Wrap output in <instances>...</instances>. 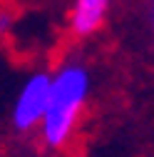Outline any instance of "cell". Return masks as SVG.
Wrapping results in <instances>:
<instances>
[{"label":"cell","mask_w":154,"mask_h":157,"mask_svg":"<svg viewBox=\"0 0 154 157\" xmlns=\"http://www.w3.org/2000/svg\"><path fill=\"white\" fill-rule=\"evenodd\" d=\"M92 92V75L82 60H62L52 72L50 97L37 127V140L45 150H67L80 130Z\"/></svg>","instance_id":"6da1fadb"},{"label":"cell","mask_w":154,"mask_h":157,"mask_svg":"<svg viewBox=\"0 0 154 157\" xmlns=\"http://www.w3.org/2000/svg\"><path fill=\"white\" fill-rule=\"evenodd\" d=\"M50 82H52V72L47 70H35L23 80L20 90L13 100V110H10V125L17 135L37 132L45 107H47Z\"/></svg>","instance_id":"7a4b0ae2"},{"label":"cell","mask_w":154,"mask_h":157,"mask_svg":"<svg viewBox=\"0 0 154 157\" xmlns=\"http://www.w3.org/2000/svg\"><path fill=\"white\" fill-rule=\"evenodd\" d=\"M13 28H15V15H13V10L0 8V40L8 37V35L13 33Z\"/></svg>","instance_id":"277c9868"},{"label":"cell","mask_w":154,"mask_h":157,"mask_svg":"<svg viewBox=\"0 0 154 157\" xmlns=\"http://www.w3.org/2000/svg\"><path fill=\"white\" fill-rule=\"evenodd\" d=\"M112 8V0H75L67 13V33L75 40H87L97 35Z\"/></svg>","instance_id":"3957f363"},{"label":"cell","mask_w":154,"mask_h":157,"mask_svg":"<svg viewBox=\"0 0 154 157\" xmlns=\"http://www.w3.org/2000/svg\"><path fill=\"white\" fill-rule=\"evenodd\" d=\"M152 33H154V8H152Z\"/></svg>","instance_id":"5b68a950"}]
</instances>
